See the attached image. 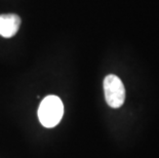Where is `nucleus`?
Segmentation results:
<instances>
[{
  "label": "nucleus",
  "instance_id": "obj_1",
  "mask_svg": "<svg viewBox=\"0 0 159 158\" xmlns=\"http://www.w3.org/2000/svg\"><path fill=\"white\" fill-rule=\"evenodd\" d=\"M64 114V105L57 96H47L40 103L38 118L43 126L52 129L60 123Z\"/></svg>",
  "mask_w": 159,
  "mask_h": 158
},
{
  "label": "nucleus",
  "instance_id": "obj_2",
  "mask_svg": "<svg viewBox=\"0 0 159 158\" xmlns=\"http://www.w3.org/2000/svg\"><path fill=\"white\" fill-rule=\"evenodd\" d=\"M104 93L107 104L111 108H120L125 100V88L116 75L110 74L104 79Z\"/></svg>",
  "mask_w": 159,
  "mask_h": 158
},
{
  "label": "nucleus",
  "instance_id": "obj_3",
  "mask_svg": "<svg viewBox=\"0 0 159 158\" xmlns=\"http://www.w3.org/2000/svg\"><path fill=\"white\" fill-rule=\"evenodd\" d=\"M21 26V19L19 16L1 15L0 16V35L5 38H11L15 36Z\"/></svg>",
  "mask_w": 159,
  "mask_h": 158
}]
</instances>
